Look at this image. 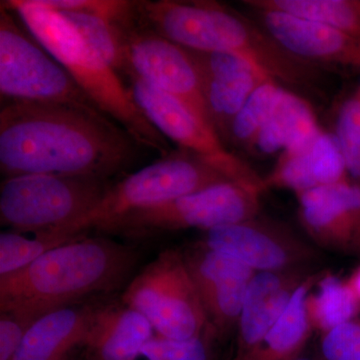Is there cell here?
Here are the masks:
<instances>
[{
	"label": "cell",
	"instance_id": "1",
	"mask_svg": "<svg viewBox=\"0 0 360 360\" xmlns=\"http://www.w3.org/2000/svg\"><path fill=\"white\" fill-rule=\"evenodd\" d=\"M150 153L101 111L65 104L1 101L0 172L110 180Z\"/></svg>",
	"mask_w": 360,
	"mask_h": 360
},
{
	"label": "cell",
	"instance_id": "2",
	"mask_svg": "<svg viewBox=\"0 0 360 360\" xmlns=\"http://www.w3.org/2000/svg\"><path fill=\"white\" fill-rule=\"evenodd\" d=\"M132 6L139 22L184 49L236 54L295 89H312L321 79V66L296 58L231 6L212 0H137Z\"/></svg>",
	"mask_w": 360,
	"mask_h": 360
},
{
	"label": "cell",
	"instance_id": "3",
	"mask_svg": "<svg viewBox=\"0 0 360 360\" xmlns=\"http://www.w3.org/2000/svg\"><path fill=\"white\" fill-rule=\"evenodd\" d=\"M139 257L132 246L85 234L0 276V312L33 322L87 296L112 292L127 283Z\"/></svg>",
	"mask_w": 360,
	"mask_h": 360
},
{
	"label": "cell",
	"instance_id": "4",
	"mask_svg": "<svg viewBox=\"0 0 360 360\" xmlns=\"http://www.w3.org/2000/svg\"><path fill=\"white\" fill-rule=\"evenodd\" d=\"M35 39L60 63L104 115L127 130L144 148L165 158L169 142L148 120L131 92L103 56L94 51L61 14L37 0H6Z\"/></svg>",
	"mask_w": 360,
	"mask_h": 360
},
{
	"label": "cell",
	"instance_id": "5",
	"mask_svg": "<svg viewBox=\"0 0 360 360\" xmlns=\"http://www.w3.org/2000/svg\"><path fill=\"white\" fill-rule=\"evenodd\" d=\"M227 181L205 161L179 148L112 184L96 207L65 232L70 236L101 232L130 213Z\"/></svg>",
	"mask_w": 360,
	"mask_h": 360
},
{
	"label": "cell",
	"instance_id": "6",
	"mask_svg": "<svg viewBox=\"0 0 360 360\" xmlns=\"http://www.w3.org/2000/svg\"><path fill=\"white\" fill-rule=\"evenodd\" d=\"M111 186L110 180L87 176L6 177L0 186V222L13 231L65 232L96 207Z\"/></svg>",
	"mask_w": 360,
	"mask_h": 360
},
{
	"label": "cell",
	"instance_id": "7",
	"mask_svg": "<svg viewBox=\"0 0 360 360\" xmlns=\"http://www.w3.org/2000/svg\"><path fill=\"white\" fill-rule=\"evenodd\" d=\"M18 18L0 6L1 101L65 104L101 111Z\"/></svg>",
	"mask_w": 360,
	"mask_h": 360
},
{
	"label": "cell",
	"instance_id": "8",
	"mask_svg": "<svg viewBox=\"0 0 360 360\" xmlns=\"http://www.w3.org/2000/svg\"><path fill=\"white\" fill-rule=\"evenodd\" d=\"M122 302L143 315L156 335L186 340L212 331L181 251H162L130 281Z\"/></svg>",
	"mask_w": 360,
	"mask_h": 360
},
{
	"label": "cell",
	"instance_id": "9",
	"mask_svg": "<svg viewBox=\"0 0 360 360\" xmlns=\"http://www.w3.org/2000/svg\"><path fill=\"white\" fill-rule=\"evenodd\" d=\"M262 195L257 189L227 181L130 213L101 232L141 238L182 229L210 231L259 215Z\"/></svg>",
	"mask_w": 360,
	"mask_h": 360
},
{
	"label": "cell",
	"instance_id": "10",
	"mask_svg": "<svg viewBox=\"0 0 360 360\" xmlns=\"http://www.w3.org/2000/svg\"><path fill=\"white\" fill-rule=\"evenodd\" d=\"M123 82L139 108L168 141L205 161L229 181L264 193V177L229 150L214 130L184 103L137 78Z\"/></svg>",
	"mask_w": 360,
	"mask_h": 360
},
{
	"label": "cell",
	"instance_id": "11",
	"mask_svg": "<svg viewBox=\"0 0 360 360\" xmlns=\"http://www.w3.org/2000/svg\"><path fill=\"white\" fill-rule=\"evenodd\" d=\"M200 243L255 272L309 269L319 251L288 225L260 215L205 231Z\"/></svg>",
	"mask_w": 360,
	"mask_h": 360
},
{
	"label": "cell",
	"instance_id": "12",
	"mask_svg": "<svg viewBox=\"0 0 360 360\" xmlns=\"http://www.w3.org/2000/svg\"><path fill=\"white\" fill-rule=\"evenodd\" d=\"M217 340L238 328L248 286L257 272L198 241L181 251Z\"/></svg>",
	"mask_w": 360,
	"mask_h": 360
},
{
	"label": "cell",
	"instance_id": "13",
	"mask_svg": "<svg viewBox=\"0 0 360 360\" xmlns=\"http://www.w3.org/2000/svg\"><path fill=\"white\" fill-rule=\"evenodd\" d=\"M187 52L198 71L212 129L229 148L232 123L239 111L260 85L274 79L236 54Z\"/></svg>",
	"mask_w": 360,
	"mask_h": 360
},
{
	"label": "cell",
	"instance_id": "14",
	"mask_svg": "<svg viewBox=\"0 0 360 360\" xmlns=\"http://www.w3.org/2000/svg\"><path fill=\"white\" fill-rule=\"evenodd\" d=\"M298 217L312 241L360 257V186L347 179L297 194Z\"/></svg>",
	"mask_w": 360,
	"mask_h": 360
},
{
	"label": "cell",
	"instance_id": "15",
	"mask_svg": "<svg viewBox=\"0 0 360 360\" xmlns=\"http://www.w3.org/2000/svg\"><path fill=\"white\" fill-rule=\"evenodd\" d=\"M258 23L296 58L360 70V41L333 26L272 9L250 8Z\"/></svg>",
	"mask_w": 360,
	"mask_h": 360
},
{
	"label": "cell",
	"instance_id": "16",
	"mask_svg": "<svg viewBox=\"0 0 360 360\" xmlns=\"http://www.w3.org/2000/svg\"><path fill=\"white\" fill-rule=\"evenodd\" d=\"M347 179L335 135L321 129L278 155L270 174L264 177V187L265 191L286 189L297 195Z\"/></svg>",
	"mask_w": 360,
	"mask_h": 360
},
{
	"label": "cell",
	"instance_id": "17",
	"mask_svg": "<svg viewBox=\"0 0 360 360\" xmlns=\"http://www.w3.org/2000/svg\"><path fill=\"white\" fill-rule=\"evenodd\" d=\"M312 272L309 269L257 272L248 286L238 324L233 360H245L259 345Z\"/></svg>",
	"mask_w": 360,
	"mask_h": 360
},
{
	"label": "cell",
	"instance_id": "18",
	"mask_svg": "<svg viewBox=\"0 0 360 360\" xmlns=\"http://www.w3.org/2000/svg\"><path fill=\"white\" fill-rule=\"evenodd\" d=\"M155 333L143 315L122 302L96 305L82 347L89 360H139Z\"/></svg>",
	"mask_w": 360,
	"mask_h": 360
},
{
	"label": "cell",
	"instance_id": "19",
	"mask_svg": "<svg viewBox=\"0 0 360 360\" xmlns=\"http://www.w3.org/2000/svg\"><path fill=\"white\" fill-rule=\"evenodd\" d=\"M96 305L63 307L35 319L11 360H68V354L82 347Z\"/></svg>",
	"mask_w": 360,
	"mask_h": 360
},
{
	"label": "cell",
	"instance_id": "20",
	"mask_svg": "<svg viewBox=\"0 0 360 360\" xmlns=\"http://www.w3.org/2000/svg\"><path fill=\"white\" fill-rule=\"evenodd\" d=\"M321 129L309 101L286 89L269 122L258 134L251 153L281 155Z\"/></svg>",
	"mask_w": 360,
	"mask_h": 360
},
{
	"label": "cell",
	"instance_id": "21",
	"mask_svg": "<svg viewBox=\"0 0 360 360\" xmlns=\"http://www.w3.org/2000/svg\"><path fill=\"white\" fill-rule=\"evenodd\" d=\"M321 274H311L296 290L290 304L259 345L245 360H286L304 352L312 328L307 297Z\"/></svg>",
	"mask_w": 360,
	"mask_h": 360
},
{
	"label": "cell",
	"instance_id": "22",
	"mask_svg": "<svg viewBox=\"0 0 360 360\" xmlns=\"http://www.w3.org/2000/svg\"><path fill=\"white\" fill-rule=\"evenodd\" d=\"M307 316L312 330L321 335L356 319L360 303L347 279L321 274L307 297Z\"/></svg>",
	"mask_w": 360,
	"mask_h": 360
},
{
	"label": "cell",
	"instance_id": "23",
	"mask_svg": "<svg viewBox=\"0 0 360 360\" xmlns=\"http://www.w3.org/2000/svg\"><path fill=\"white\" fill-rule=\"evenodd\" d=\"M250 8L272 9L307 18L360 41V0H245Z\"/></svg>",
	"mask_w": 360,
	"mask_h": 360
},
{
	"label": "cell",
	"instance_id": "24",
	"mask_svg": "<svg viewBox=\"0 0 360 360\" xmlns=\"http://www.w3.org/2000/svg\"><path fill=\"white\" fill-rule=\"evenodd\" d=\"M58 231L18 232L0 234V276H8L33 264L54 248L82 238Z\"/></svg>",
	"mask_w": 360,
	"mask_h": 360
},
{
	"label": "cell",
	"instance_id": "25",
	"mask_svg": "<svg viewBox=\"0 0 360 360\" xmlns=\"http://www.w3.org/2000/svg\"><path fill=\"white\" fill-rule=\"evenodd\" d=\"M285 90L274 80L260 85L232 123L229 146L251 153L258 134L269 122Z\"/></svg>",
	"mask_w": 360,
	"mask_h": 360
},
{
	"label": "cell",
	"instance_id": "26",
	"mask_svg": "<svg viewBox=\"0 0 360 360\" xmlns=\"http://www.w3.org/2000/svg\"><path fill=\"white\" fill-rule=\"evenodd\" d=\"M333 135L348 176L360 186V96L357 91L341 103Z\"/></svg>",
	"mask_w": 360,
	"mask_h": 360
},
{
	"label": "cell",
	"instance_id": "27",
	"mask_svg": "<svg viewBox=\"0 0 360 360\" xmlns=\"http://www.w3.org/2000/svg\"><path fill=\"white\" fill-rule=\"evenodd\" d=\"M212 331L191 340H179L155 335L142 348L141 357L146 360H215Z\"/></svg>",
	"mask_w": 360,
	"mask_h": 360
},
{
	"label": "cell",
	"instance_id": "28",
	"mask_svg": "<svg viewBox=\"0 0 360 360\" xmlns=\"http://www.w3.org/2000/svg\"><path fill=\"white\" fill-rule=\"evenodd\" d=\"M317 360H360L359 319L322 335Z\"/></svg>",
	"mask_w": 360,
	"mask_h": 360
},
{
	"label": "cell",
	"instance_id": "29",
	"mask_svg": "<svg viewBox=\"0 0 360 360\" xmlns=\"http://www.w3.org/2000/svg\"><path fill=\"white\" fill-rule=\"evenodd\" d=\"M32 322L15 315L1 312L0 314V360H11L20 347L21 342Z\"/></svg>",
	"mask_w": 360,
	"mask_h": 360
},
{
	"label": "cell",
	"instance_id": "30",
	"mask_svg": "<svg viewBox=\"0 0 360 360\" xmlns=\"http://www.w3.org/2000/svg\"><path fill=\"white\" fill-rule=\"evenodd\" d=\"M348 285L352 288L355 297L360 303V264L354 270L350 276L347 279Z\"/></svg>",
	"mask_w": 360,
	"mask_h": 360
},
{
	"label": "cell",
	"instance_id": "31",
	"mask_svg": "<svg viewBox=\"0 0 360 360\" xmlns=\"http://www.w3.org/2000/svg\"><path fill=\"white\" fill-rule=\"evenodd\" d=\"M286 360H317L314 357L309 356V354H305V352H302V354L295 355V356L291 357L290 359Z\"/></svg>",
	"mask_w": 360,
	"mask_h": 360
},
{
	"label": "cell",
	"instance_id": "32",
	"mask_svg": "<svg viewBox=\"0 0 360 360\" xmlns=\"http://www.w3.org/2000/svg\"><path fill=\"white\" fill-rule=\"evenodd\" d=\"M357 94H359V96H360V86H359V89H357Z\"/></svg>",
	"mask_w": 360,
	"mask_h": 360
}]
</instances>
